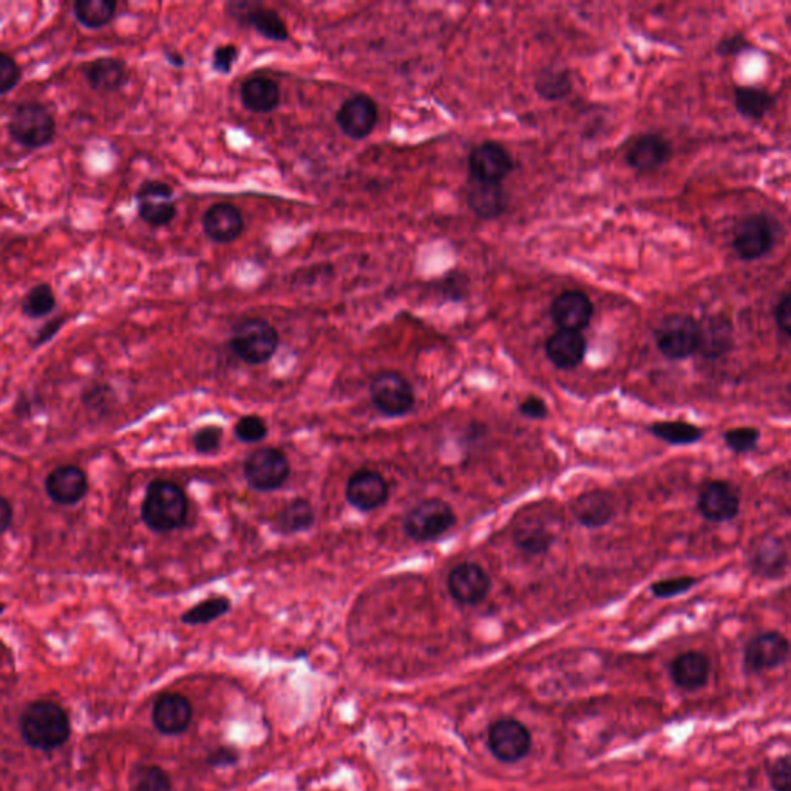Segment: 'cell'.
Segmentation results:
<instances>
[{"label":"cell","mask_w":791,"mask_h":791,"mask_svg":"<svg viewBox=\"0 0 791 791\" xmlns=\"http://www.w3.org/2000/svg\"><path fill=\"white\" fill-rule=\"evenodd\" d=\"M374 407L388 418L408 415L416 404L415 388L398 371H382L370 385Z\"/></svg>","instance_id":"cell-7"},{"label":"cell","mask_w":791,"mask_h":791,"mask_svg":"<svg viewBox=\"0 0 791 791\" xmlns=\"http://www.w3.org/2000/svg\"><path fill=\"white\" fill-rule=\"evenodd\" d=\"M118 4L115 0H76L73 14L82 27L101 30L115 19Z\"/></svg>","instance_id":"cell-36"},{"label":"cell","mask_w":791,"mask_h":791,"mask_svg":"<svg viewBox=\"0 0 791 791\" xmlns=\"http://www.w3.org/2000/svg\"><path fill=\"white\" fill-rule=\"evenodd\" d=\"M512 155L503 144L486 141L478 144L469 155V172L472 180L486 183H503L512 174Z\"/></svg>","instance_id":"cell-13"},{"label":"cell","mask_w":791,"mask_h":791,"mask_svg":"<svg viewBox=\"0 0 791 791\" xmlns=\"http://www.w3.org/2000/svg\"><path fill=\"white\" fill-rule=\"evenodd\" d=\"M234 433L238 441L245 442V444H254V442H260L268 436V425L260 416H243L234 425Z\"/></svg>","instance_id":"cell-43"},{"label":"cell","mask_w":791,"mask_h":791,"mask_svg":"<svg viewBox=\"0 0 791 791\" xmlns=\"http://www.w3.org/2000/svg\"><path fill=\"white\" fill-rule=\"evenodd\" d=\"M228 14L234 17L238 24L248 25L269 41L286 42L289 39L288 27L279 11L265 5L232 2L228 5Z\"/></svg>","instance_id":"cell-16"},{"label":"cell","mask_w":791,"mask_h":791,"mask_svg":"<svg viewBox=\"0 0 791 791\" xmlns=\"http://www.w3.org/2000/svg\"><path fill=\"white\" fill-rule=\"evenodd\" d=\"M11 521H13V509L8 500L4 496H0V535L10 529Z\"/></svg>","instance_id":"cell-55"},{"label":"cell","mask_w":791,"mask_h":791,"mask_svg":"<svg viewBox=\"0 0 791 791\" xmlns=\"http://www.w3.org/2000/svg\"><path fill=\"white\" fill-rule=\"evenodd\" d=\"M513 544L524 554L532 557L546 555L557 543V533L537 517H524L513 529Z\"/></svg>","instance_id":"cell-29"},{"label":"cell","mask_w":791,"mask_h":791,"mask_svg":"<svg viewBox=\"0 0 791 791\" xmlns=\"http://www.w3.org/2000/svg\"><path fill=\"white\" fill-rule=\"evenodd\" d=\"M166 59L175 67H183L184 65V58L178 51H166Z\"/></svg>","instance_id":"cell-56"},{"label":"cell","mask_w":791,"mask_h":791,"mask_svg":"<svg viewBox=\"0 0 791 791\" xmlns=\"http://www.w3.org/2000/svg\"><path fill=\"white\" fill-rule=\"evenodd\" d=\"M187 512V496L178 484L157 479L147 486L141 518L152 532L169 533L181 529L186 524Z\"/></svg>","instance_id":"cell-1"},{"label":"cell","mask_w":791,"mask_h":791,"mask_svg":"<svg viewBox=\"0 0 791 791\" xmlns=\"http://www.w3.org/2000/svg\"><path fill=\"white\" fill-rule=\"evenodd\" d=\"M572 517L588 529H601L617 517V500L606 490H589L571 501Z\"/></svg>","instance_id":"cell-22"},{"label":"cell","mask_w":791,"mask_h":791,"mask_svg":"<svg viewBox=\"0 0 791 791\" xmlns=\"http://www.w3.org/2000/svg\"><path fill=\"white\" fill-rule=\"evenodd\" d=\"M4 611H5V605L4 603H0V614H2V612Z\"/></svg>","instance_id":"cell-57"},{"label":"cell","mask_w":791,"mask_h":791,"mask_svg":"<svg viewBox=\"0 0 791 791\" xmlns=\"http://www.w3.org/2000/svg\"><path fill=\"white\" fill-rule=\"evenodd\" d=\"M518 411H520L521 416L533 419V421H543L549 415L546 401L538 398V396H529V398L523 399L518 405Z\"/></svg>","instance_id":"cell-50"},{"label":"cell","mask_w":791,"mask_h":791,"mask_svg":"<svg viewBox=\"0 0 791 791\" xmlns=\"http://www.w3.org/2000/svg\"><path fill=\"white\" fill-rule=\"evenodd\" d=\"M280 87L268 76H249L240 87L243 107L252 113H271L280 104Z\"/></svg>","instance_id":"cell-32"},{"label":"cell","mask_w":791,"mask_h":791,"mask_svg":"<svg viewBox=\"0 0 791 791\" xmlns=\"http://www.w3.org/2000/svg\"><path fill=\"white\" fill-rule=\"evenodd\" d=\"M238 761H240V754L232 747L215 748V750L209 751L208 759H206V762L215 768L234 767Z\"/></svg>","instance_id":"cell-51"},{"label":"cell","mask_w":791,"mask_h":791,"mask_svg":"<svg viewBox=\"0 0 791 791\" xmlns=\"http://www.w3.org/2000/svg\"><path fill=\"white\" fill-rule=\"evenodd\" d=\"M759 441H761V430L751 427V425L731 428L724 433L727 449L736 455H747V453L754 452L758 449Z\"/></svg>","instance_id":"cell-41"},{"label":"cell","mask_w":791,"mask_h":791,"mask_svg":"<svg viewBox=\"0 0 791 791\" xmlns=\"http://www.w3.org/2000/svg\"><path fill=\"white\" fill-rule=\"evenodd\" d=\"M588 342L583 334L558 330L547 339L546 356L558 370H574L583 364Z\"/></svg>","instance_id":"cell-27"},{"label":"cell","mask_w":791,"mask_h":791,"mask_svg":"<svg viewBox=\"0 0 791 791\" xmlns=\"http://www.w3.org/2000/svg\"><path fill=\"white\" fill-rule=\"evenodd\" d=\"M56 294L50 283H39L27 292L22 300V313L28 319H44L56 309Z\"/></svg>","instance_id":"cell-39"},{"label":"cell","mask_w":791,"mask_h":791,"mask_svg":"<svg viewBox=\"0 0 791 791\" xmlns=\"http://www.w3.org/2000/svg\"><path fill=\"white\" fill-rule=\"evenodd\" d=\"M648 432L669 445H693L705 436L703 428L685 421L652 422L648 425Z\"/></svg>","instance_id":"cell-37"},{"label":"cell","mask_w":791,"mask_h":791,"mask_svg":"<svg viewBox=\"0 0 791 791\" xmlns=\"http://www.w3.org/2000/svg\"><path fill=\"white\" fill-rule=\"evenodd\" d=\"M238 58H240V50L237 45H218L212 53V68L220 75H229L234 70Z\"/></svg>","instance_id":"cell-47"},{"label":"cell","mask_w":791,"mask_h":791,"mask_svg":"<svg viewBox=\"0 0 791 791\" xmlns=\"http://www.w3.org/2000/svg\"><path fill=\"white\" fill-rule=\"evenodd\" d=\"M533 87H535V92L541 99L555 102L571 95L574 82H572V75L569 70L550 65V67L541 68L538 75L535 76Z\"/></svg>","instance_id":"cell-34"},{"label":"cell","mask_w":791,"mask_h":791,"mask_svg":"<svg viewBox=\"0 0 791 791\" xmlns=\"http://www.w3.org/2000/svg\"><path fill=\"white\" fill-rule=\"evenodd\" d=\"M314 521H316V512H314L313 504L305 498H296L279 513L275 527L279 533L288 537V535H296V533L311 529L314 526Z\"/></svg>","instance_id":"cell-35"},{"label":"cell","mask_w":791,"mask_h":791,"mask_svg":"<svg viewBox=\"0 0 791 791\" xmlns=\"http://www.w3.org/2000/svg\"><path fill=\"white\" fill-rule=\"evenodd\" d=\"M697 507L710 523H728L741 512V496L730 483L711 481L700 490Z\"/></svg>","instance_id":"cell-20"},{"label":"cell","mask_w":791,"mask_h":791,"mask_svg":"<svg viewBox=\"0 0 791 791\" xmlns=\"http://www.w3.org/2000/svg\"><path fill=\"white\" fill-rule=\"evenodd\" d=\"M487 747L498 761L517 764L532 750V734L520 720H495L487 733Z\"/></svg>","instance_id":"cell-10"},{"label":"cell","mask_w":791,"mask_h":791,"mask_svg":"<svg viewBox=\"0 0 791 791\" xmlns=\"http://www.w3.org/2000/svg\"><path fill=\"white\" fill-rule=\"evenodd\" d=\"M279 343V333L268 320L252 317L235 325L229 345L245 364L263 365L277 353Z\"/></svg>","instance_id":"cell-4"},{"label":"cell","mask_w":791,"mask_h":791,"mask_svg":"<svg viewBox=\"0 0 791 791\" xmlns=\"http://www.w3.org/2000/svg\"><path fill=\"white\" fill-rule=\"evenodd\" d=\"M135 200L138 215L150 228H166L177 217L174 189L163 181H144L136 191Z\"/></svg>","instance_id":"cell-11"},{"label":"cell","mask_w":791,"mask_h":791,"mask_svg":"<svg viewBox=\"0 0 791 791\" xmlns=\"http://www.w3.org/2000/svg\"><path fill=\"white\" fill-rule=\"evenodd\" d=\"M192 710L191 700L183 694H161L152 708L153 727L157 728L164 736H180L191 727Z\"/></svg>","instance_id":"cell-21"},{"label":"cell","mask_w":791,"mask_h":791,"mask_svg":"<svg viewBox=\"0 0 791 791\" xmlns=\"http://www.w3.org/2000/svg\"><path fill=\"white\" fill-rule=\"evenodd\" d=\"M379 110L376 101L365 93L351 96L337 110L336 123L343 135L362 141L376 129Z\"/></svg>","instance_id":"cell-14"},{"label":"cell","mask_w":791,"mask_h":791,"mask_svg":"<svg viewBox=\"0 0 791 791\" xmlns=\"http://www.w3.org/2000/svg\"><path fill=\"white\" fill-rule=\"evenodd\" d=\"M697 583H699V580L694 577H673L656 581V583L651 584L649 589H651L654 597L660 598V600H668V598L679 597V595L690 592Z\"/></svg>","instance_id":"cell-42"},{"label":"cell","mask_w":791,"mask_h":791,"mask_svg":"<svg viewBox=\"0 0 791 791\" xmlns=\"http://www.w3.org/2000/svg\"><path fill=\"white\" fill-rule=\"evenodd\" d=\"M64 323V317H56V319L45 323L41 330L38 331V334H36V337H34L33 347L39 348L42 347V345H45V343L50 342V340L59 333V330H61Z\"/></svg>","instance_id":"cell-54"},{"label":"cell","mask_w":791,"mask_h":791,"mask_svg":"<svg viewBox=\"0 0 791 791\" xmlns=\"http://www.w3.org/2000/svg\"><path fill=\"white\" fill-rule=\"evenodd\" d=\"M444 294L452 300L464 299L467 294V279L461 274H452L444 280Z\"/></svg>","instance_id":"cell-53"},{"label":"cell","mask_w":791,"mask_h":791,"mask_svg":"<svg viewBox=\"0 0 791 791\" xmlns=\"http://www.w3.org/2000/svg\"><path fill=\"white\" fill-rule=\"evenodd\" d=\"M673 155V146L659 133H645L632 141L626 163L639 174H651L665 166Z\"/></svg>","instance_id":"cell-23"},{"label":"cell","mask_w":791,"mask_h":791,"mask_svg":"<svg viewBox=\"0 0 791 791\" xmlns=\"http://www.w3.org/2000/svg\"><path fill=\"white\" fill-rule=\"evenodd\" d=\"M48 498L58 506H75L89 492V479L76 466H61L45 479Z\"/></svg>","instance_id":"cell-25"},{"label":"cell","mask_w":791,"mask_h":791,"mask_svg":"<svg viewBox=\"0 0 791 791\" xmlns=\"http://www.w3.org/2000/svg\"><path fill=\"white\" fill-rule=\"evenodd\" d=\"M711 662L708 656L699 651H686L679 654L669 665V676L680 690H702L710 679Z\"/></svg>","instance_id":"cell-26"},{"label":"cell","mask_w":791,"mask_h":791,"mask_svg":"<svg viewBox=\"0 0 791 791\" xmlns=\"http://www.w3.org/2000/svg\"><path fill=\"white\" fill-rule=\"evenodd\" d=\"M790 656V643L781 632L756 635L745 645L744 668L748 674H761L784 665Z\"/></svg>","instance_id":"cell-12"},{"label":"cell","mask_w":791,"mask_h":791,"mask_svg":"<svg viewBox=\"0 0 791 791\" xmlns=\"http://www.w3.org/2000/svg\"><path fill=\"white\" fill-rule=\"evenodd\" d=\"M82 75L90 89L99 93H115L129 81V72L121 59L98 58L82 67Z\"/></svg>","instance_id":"cell-30"},{"label":"cell","mask_w":791,"mask_h":791,"mask_svg":"<svg viewBox=\"0 0 791 791\" xmlns=\"http://www.w3.org/2000/svg\"><path fill=\"white\" fill-rule=\"evenodd\" d=\"M347 501L359 512H373L384 506L390 496L387 479L376 470H357L348 479Z\"/></svg>","instance_id":"cell-17"},{"label":"cell","mask_w":791,"mask_h":791,"mask_svg":"<svg viewBox=\"0 0 791 791\" xmlns=\"http://www.w3.org/2000/svg\"><path fill=\"white\" fill-rule=\"evenodd\" d=\"M776 234L767 214H750L734 228L733 248L744 262L764 259L775 248Z\"/></svg>","instance_id":"cell-9"},{"label":"cell","mask_w":791,"mask_h":791,"mask_svg":"<svg viewBox=\"0 0 791 791\" xmlns=\"http://www.w3.org/2000/svg\"><path fill=\"white\" fill-rule=\"evenodd\" d=\"M550 317L558 326V330L581 333L591 325L592 317H594V303L583 291L569 289L555 297L554 302L550 305Z\"/></svg>","instance_id":"cell-19"},{"label":"cell","mask_w":791,"mask_h":791,"mask_svg":"<svg viewBox=\"0 0 791 791\" xmlns=\"http://www.w3.org/2000/svg\"><path fill=\"white\" fill-rule=\"evenodd\" d=\"M733 325L724 316H711L699 323L697 353L708 360L720 359L733 348Z\"/></svg>","instance_id":"cell-31"},{"label":"cell","mask_w":791,"mask_h":791,"mask_svg":"<svg viewBox=\"0 0 791 791\" xmlns=\"http://www.w3.org/2000/svg\"><path fill=\"white\" fill-rule=\"evenodd\" d=\"M130 791H172V781L160 765H138L130 776Z\"/></svg>","instance_id":"cell-40"},{"label":"cell","mask_w":791,"mask_h":791,"mask_svg":"<svg viewBox=\"0 0 791 791\" xmlns=\"http://www.w3.org/2000/svg\"><path fill=\"white\" fill-rule=\"evenodd\" d=\"M8 133L24 149H44L55 141L56 119L41 102H22L11 113Z\"/></svg>","instance_id":"cell-3"},{"label":"cell","mask_w":791,"mask_h":791,"mask_svg":"<svg viewBox=\"0 0 791 791\" xmlns=\"http://www.w3.org/2000/svg\"><path fill=\"white\" fill-rule=\"evenodd\" d=\"M447 588L453 600L462 606H478L486 600L492 581L483 567L476 563H462L447 578Z\"/></svg>","instance_id":"cell-15"},{"label":"cell","mask_w":791,"mask_h":791,"mask_svg":"<svg viewBox=\"0 0 791 791\" xmlns=\"http://www.w3.org/2000/svg\"><path fill=\"white\" fill-rule=\"evenodd\" d=\"M753 44L745 38L744 34H733L728 38L722 39L716 45V53L722 58H733V56L742 55L745 51H750Z\"/></svg>","instance_id":"cell-48"},{"label":"cell","mask_w":791,"mask_h":791,"mask_svg":"<svg viewBox=\"0 0 791 791\" xmlns=\"http://www.w3.org/2000/svg\"><path fill=\"white\" fill-rule=\"evenodd\" d=\"M22 79V70L16 59L0 51V96L8 95L16 89Z\"/></svg>","instance_id":"cell-45"},{"label":"cell","mask_w":791,"mask_h":791,"mask_svg":"<svg viewBox=\"0 0 791 791\" xmlns=\"http://www.w3.org/2000/svg\"><path fill=\"white\" fill-rule=\"evenodd\" d=\"M192 442L195 452L200 455H214L218 453L223 442V430L218 425H206L195 433Z\"/></svg>","instance_id":"cell-44"},{"label":"cell","mask_w":791,"mask_h":791,"mask_svg":"<svg viewBox=\"0 0 791 791\" xmlns=\"http://www.w3.org/2000/svg\"><path fill=\"white\" fill-rule=\"evenodd\" d=\"M204 235L218 245H229L242 237L245 220L240 209L231 203L212 204L203 215Z\"/></svg>","instance_id":"cell-24"},{"label":"cell","mask_w":791,"mask_h":791,"mask_svg":"<svg viewBox=\"0 0 791 791\" xmlns=\"http://www.w3.org/2000/svg\"><path fill=\"white\" fill-rule=\"evenodd\" d=\"M748 567L754 577L779 580L787 574L788 550L778 537H762L751 544L747 557Z\"/></svg>","instance_id":"cell-18"},{"label":"cell","mask_w":791,"mask_h":791,"mask_svg":"<svg viewBox=\"0 0 791 791\" xmlns=\"http://www.w3.org/2000/svg\"><path fill=\"white\" fill-rule=\"evenodd\" d=\"M21 733L31 748L51 751L68 741L72 727L64 708L48 700H38L22 713Z\"/></svg>","instance_id":"cell-2"},{"label":"cell","mask_w":791,"mask_h":791,"mask_svg":"<svg viewBox=\"0 0 791 791\" xmlns=\"http://www.w3.org/2000/svg\"><path fill=\"white\" fill-rule=\"evenodd\" d=\"M768 781L775 791H791V758L785 754L767 768Z\"/></svg>","instance_id":"cell-46"},{"label":"cell","mask_w":791,"mask_h":791,"mask_svg":"<svg viewBox=\"0 0 791 791\" xmlns=\"http://www.w3.org/2000/svg\"><path fill=\"white\" fill-rule=\"evenodd\" d=\"M246 483L257 492H275L288 481L291 466L288 456L274 447L255 450L243 464Z\"/></svg>","instance_id":"cell-8"},{"label":"cell","mask_w":791,"mask_h":791,"mask_svg":"<svg viewBox=\"0 0 791 791\" xmlns=\"http://www.w3.org/2000/svg\"><path fill=\"white\" fill-rule=\"evenodd\" d=\"M467 204L481 220H495L507 211V192L503 183L472 180L467 187Z\"/></svg>","instance_id":"cell-28"},{"label":"cell","mask_w":791,"mask_h":791,"mask_svg":"<svg viewBox=\"0 0 791 791\" xmlns=\"http://www.w3.org/2000/svg\"><path fill=\"white\" fill-rule=\"evenodd\" d=\"M110 396H112V388L107 387V385H95V387L85 391L82 401H84L85 407L102 410V408L109 405Z\"/></svg>","instance_id":"cell-52"},{"label":"cell","mask_w":791,"mask_h":791,"mask_svg":"<svg viewBox=\"0 0 791 791\" xmlns=\"http://www.w3.org/2000/svg\"><path fill=\"white\" fill-rule=\"evenodd\" d=\"M231 608L232 603L228 597L218 595V597L206 598V600L200 601L198 605H195L194 608L187 609L181 615V622L191 626L209 625V623L215 622L218 618L228 614Z\"/></svg>","instance_id":"cell-38"},{"label":"cell","mask_w":791,"mask_h":791,"mask_svg":"<svg viewBox=\"0 0 791 791\" xmlns=\"http://www.w3.org/2000/svg\"><path fill=\"white\" fill-rule=\"evenodd\" d=\"M734 104L739 115L750 121H761L775 107V96L768 90L753 85H742L734 90Z\"/></svg>","instance_id":"cell-33"},{"label":"cell","mask_w":791,"mask_h":791,"mask_svg":"<svg viewBox=\"0 0 791 791\" xmlns=\"http://www.w3.org/2000/svg\"><path fill=\"white\" fill-rule=\"evenodd\" d=\"M456 524L455 510L447 501L428 498L405 515V535L416 543H432L444 537Z\"/></svg>","instance_id":"cell-5"},{"label":"cell","mask_w":791,"mask_h":791,"mask_svg":"<svg viewBox=\"0 0 791 791\" xmlns=\"http://www.w3.org/2000/svg\"><path fill=\"white\" fill-rule=\"evenodd\" d=\"M654 339L666 359H688L699 347V322L688 314H671L659 323Z\"/></svg>","instance_id":"cell-6"},{"label":"cell","mask_w":791,"mask_h":791,"mask_svg":"<svg viewBox=\"0 0 791 791\" xmlns=\"http://www.w3.org/2000/svg\"><path fill=\"white\" fill-rule=\"evenodd\" d=\"M775 322L778 330L781 331L782 336H791V294L785 291L781 299L775 305Z\"/></svg>","instance_id":"cell-49"}]
</instances>
